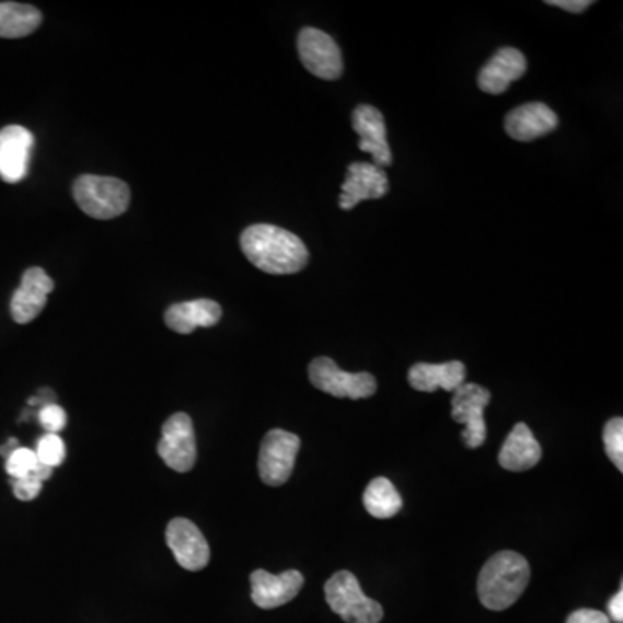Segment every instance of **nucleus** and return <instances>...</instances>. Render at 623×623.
Listing matches in <instances>:
<instances>
[{
  "label": "nucleus",
  "mask_w": 623,
  "mask_h": 623,
  "mask_svg": "<svg viewBox=\"0 0 623 623\" xmlns=\"http://www.w3.org/2000/svg\"><path fill=\"white\" fill-rule=\"evenodd\" d=\"M34 134L21 125H9L0 130V178L16 184L28 174L30 154L34 149Z\"/></svg>",
  "instance_id": "13"
},
{
  "label": "nucleus",
  "mask_w": 623,
  "mask_h": 623,
  "mask_svg": "<svg viewBox=\"0 0 623 623\" xmlns=\"http://www.w3.org/2000/svg\"><path fill=\"white\" fill-rule=\"evenodd\" d=\"M604 449L611 463L615 464L616 470L623 471V419L613 417L604 426L603 431Z\"/></svg>",
  "instance_id": "23"
},
{
  "label": "nucleus",
  "mask_w": 623,
  "mask_h": 623,
  "mask_svg": "<svg viewBox=\"0 0 623 623\" xmlns=\"http://www.w3.org/2000/svg\"><path fill=\"white\" fill-rule=\"evenodd\" d=\"M74 201L92 219L120 217L130 205V189L120 178L82 175L73 184Z\"/></svg>",
  "instance_id": "3"
},
{
  "label": "nucleus",
  "mask_w": 623,
  "mask_h": 623,
  "mask_svg": "<svg viewBox=\"0 0 623 623\" xmlns=\"http://www.w3.org/2000/svg\"><path fill=\"white\" fill-rule=\"evenodd\" d=\"M38 422H41L42 428L46 429L47 434L59 435V431L67 426L68 417L61 405L49 404L44 405L38 411Z\"/></svg>",
  "instance_id": "26"
},
{
  "label": "nucleus",
  "mask_w": 623,
  "mask_h": 623,
  "mask_svg": "<svg viewBox=\"0 0 623 623\" xmlns=\"http://www.w3.org/2000/svg\"><path fill=\"white\" fill-rule=\"evenodd\" d=\"M529 582V562L515 551H500L480 572V601L488 610H506L517 603Z\"/></svg>",
  "instance_id": "2"
},
{
  "label": "nucleus",
  "mask_w": 623,
  "mask_h": 623,
  "mask_svg": "<svg viewBox=\"0 0 623 623\" xmlns=\"http://www.w3.org/2000/svg\"><path fill=\"white\" fill-rule=\"evenodd\" d=\"M491 392L476 383H464L452 396V419L464 425V446L478 449L487 440V425L483 419V411L491 404Z\"/></svg>",
  "instance_id": "7"
},
{
  "label": "nucleus",
  "mask_w": 623,
  "mask_h": 623,
  "mask_svg": "<svg viewBox=\"0 0 623 623\" xmlns=\"http://www.w3.org/2000/svg\"><path fill=\"white\" fill-rule=\"evenodd\" d=\"M222 318V307L214 300L175 303L165 312V324L178 335H191L198 327H211Z\"/></svg>",
  "instance_id": "19"
},
{
  "label": "nucleus",
  "mask_w": 623,
  "mask_h": 623,
  "mask_svg": "<svg viewBox=\"0 0 623 623\" xmlns=\"http://www.w3.org/2000/svg\"><path fill=\"white\" fill-rule=\"evenodd\" d=\"M252 580V601L262 610H274L297 598L303 587V575L298 570H288L281 575L255 570Z\"/></svg>",
  "instance_id": "16"
},
{
  "label": "nucleus",
  "mask_w": 623,
  "mask_h": 623,
  "mask_svg": "<svg viewBox=\"0 0 623 623\" xmlns=\"http://www.w3.org/2000/svg\"><path fill=\"white\" fill-rule=\"evenodd\" d=\"M556 113L547 104L527 103L509 112L504 118V128L511 139L520 142L535 141L556 130Z\"/></svg>",
  "instance_id": "15"
},
{
  "label": "nucleus",
  "mask_w": 623,
  "mask_h": 623,
  "mask_svg": "<svg viewBox=\"0 0 623 623\" xmlns=\"http://www.w3.org/2000/svg\"><path fill=\"white\" fill-rule=\"evenodd\" d=\"M566 623H610V619L604 615L603 611L582 608V610L574 611Z\"/></svg>",
  "instance_id": "28"
},
{
  "label": "nucleus",
  "mask_w": 623,
  "mask_h": 623,
  "mask_svg": "<svg viewBox=\"0 0 623 623\" xmlns=\"http://www.w3.org/2000/svg\"><path fill=\"white\" fill-rule=\"evenodd\" d=\"M351 127L359 134V149L369 153L374 165L384 169L392 165V149L387 141L383 113L371 104H360L351 113Z\"/></svg>",
  "instance_id": "12"
},
{
  "label": "nucleus",
  "mask_w": 623,
  "mask_h": 623,
  "mask_svg": "<svg viewBox=\"0 0 623 623\" xmlns=\"http://www.w3.org/2000/svg\"><path fill=\"white\" fill-rule=\"evenodd\" d=\"M310 383L315 389L336 399H369L374 395L378 383L369 372H345L330 357H318L309 366Z\"/></svg>",
  "instance_id": "5"
},
{
  "label": "nucleus",
  "mask_w": 623,
  "mask_h": 623,
  "mask_svg": "<svg viewBox=\"0 0 623 623\" xmlns=\"http://www.w3.org/2000/svg\"><path fill=\"white\" fill-rule=\"evenodd\" d=\"M35 454H37L38 463L46 464L54 470L56 466H61L67 458V447L59 435L46 434L38 440Z\"/></svg>",
  "instance_id": "24"
},
{
  "label": "nucleus",
  "mask_w": 623,
  "mask_h": 623,
  "mask_svg": "<svg viewBox=\"0 0 623 623\" xmlns=\"http://www.w3.org/2000/svg\"><path fill=\"white\" fill-rule=\"evenodd\" d=\"M241 250L244 256L273 276L297 274L309 264V250L297 234L276 228L270 223H256L241 234Z\"/></svg>",
  "instance_id": "1"
},
{
  "label": "nucleus",
  "mask_w": 623,
  "mask_h": 623,
  "mask_svg": "<svg viewBox=\"0 0 623 623\" xmlns=\"http://www.w3.org/2000/svg\"><path fill=\"white\" fill-rule=\"evenodd\" d=\"M608 611H610V616L608 619L613 620L616 623H623V590L620 589L613 598L610 599L608 603Z\"/></svg>",
  "instance_id": "30"
},
{
  "label": "nucleus",
  "mask_w": 623,
  "mask_h": 623,
  "mask_svg": "<svg viewBox=\"0 0 623 623\" xmlns=\"http://www.w3.org/2000/svg\"><path fill=\"white\" fill-rule=\"evenodd\" d=\"M54 281L41 267L26 268L21 279L20 288L14 291L11 300V315L18 324H28L38 318L47 297L53 293Z\"/></svg>",
  "instance_id": "14"
},
{
  "label": "nucleus",
  "mask_w": 623,
  "mask_h": 623,
  "mask_svg": "<svg viewBox=\"0 0 623 623\" xmlns=\"http://www.w3.org/2000/svg\"><path fill=\"white\" fill-rule=\"evenodd\" d=\"M42 13L34 5L0 2V38H23L41 26Z\"/></svg>",
  "instance_id": "21"
},
{
  "label": "nucleus",
  "mask_w": 623,
  "mask_h": 623,
  "mask_svg": "<svg viewBox=\"0 0 623 623\" xmlns=\"http://www.w3.org/2000/svg\"><path fill=\"white\" fill-rule=\"evenodd\" d=\"M327 604L347 623H380L383 608L368 598L350 572H338L324 586Z\"/></svg>",
  "instance_id": "4"
},
{
  "label": "nucleus",
  "mask_w": 623,
  "mask_h": 623,
  "mask_svg": "<svg viewBox=\"0 0 623 623\" xmlns=\"http://www.w3.org/2000/svg\"><path fill=\"white\" fill-rule=\"evenodd\" d=\"M390 189L389 175L374 163L356 161L347 169V178L343 182L339 208L351 210L366 199L383 198Z\"/></svg>",
  "instance_id": "11"
},
{
  "label": "nucleus",
  "mask_w": 623,
  "mask_h": 623,
  "mask_svg": "<svg viewBox=\"0 0 623 623\" xmlns=\"http://www.w3.org/2000/svg\"><path fill=\"white\" fill-rule=\"evenodd\" d=\"M541 458L542 447L533 437L532 429L524 423H518L500 449L499 464L508 471H527L537 466Z\"/></svg>",
  "instance_id": "20"
},
{
  "label": "nucleus",
  "mask_w": 623,
  "mask_h": 623,
  "mask_svg": "<svg viewBox=\"0 0 623 623\" xmlns=\"http://www.w3.org/2000/svg\"><path fill=\"white\" fill-rule=\"evenodd\" d=\"M158 454L166 466L178 473H187L196 464L195 426L186 413H177L166 419L161 428Z\"/></svg>",
  "instance_id": "8"
},
{
  "label": "nucleus",
  "mask_w": 623,
  "mask_h": 623,
  "mask_svg": "<svg viewBox=\"0 0 623 623\" xmlns=\"http://www.w3.org/2000/svg\"><path fill=\"white\" fill-rule=\"evenodd\" d=\"M466 380V368L459 360L443 364H414L409 371V383L417 392L431 393L437 390L454 393Z\"/></svg>",
  "instance_id": "18"
},
{
  "label": "nucleus",
  "mask_w": 623,
  "mask_h": 623,
  "mask_svg": "<svg viewBox=\"0 0 623 623\" xmlns=\"http://www.w3.org/2000/svg\"><path fill=\"white\" fill-rule=\"evenodd\" d=\"M364 508L378 520H389L402 509V497L384 476L372 480L364 492Z\"/></svg>",
  "instance_id": "22"
},
{
  "label": "nucleus",
  "mask_w": 623,
  "mask_h": 623,
  "mask_svg": "<svg viewBox=\"0 0 623 623\" xmlns=\"http://www.w3.org/2000/svg\"><path fill=\"white\" fill-rule=\"evenodd\" d=\"M524 71H527V59L523 54L515 47H503L480 70L478 88L487 94H503L508 91L512 82L523 77Z\"/></svg>",
  "instance_id": "17"
},
{
  "label": "nucleus",
  "mask_w": 623,
  "mask_h": 623,
  "mask_svg": "<svg viewBox=\"0 0 623 623\" xmlns=\"http://www.w3.org/2000/svg\"><path fill=\"white\" fill-rule=\"evenodd\" d=\"M547 4L565 9L568 13L578 14L584 13L589 5H592V2L590 0H550Z\"/></svg>",
  "instance_id": "29"
},
{
  "label": "nucleus",
  "mask_w": 623,
  "mask_h": 623,
  "mask_svg": "<svg viewBox=\"0 0 623 623\" xmlns=\"http://www.w3.org/2000/svg\"><path fill=\"white\" fill-rule=\"evenodd\" d=\"M42 485H44V482H41V480L34 475L25 476V478L13 480L14 496L20 500L37 499L38 494H41L42 491Z\"/></svg>",
  "instance_id": "27"
},
{
  "label": "nucleus",
  "mask_w": 623,
  "mask_h": 623,
  "mask_svg": "<svg viewBox=\"0 0 623 623\" xmlns=\"http://www.w3.org/2000/svg\"><path fill=\"white\" fill-rule=\"evenodd\" d=\"M166 545L184 570L199 572L210 562V545L201 530L186 518H174L166 527Z\"/></svg>",
  "instance_id": "10"
},
{
  "label": "nucleus",
  "mask_w": 623,
  "mask_h": 623,
  "mask_svg": "<svg viewBox=\"0 0 623 623\" xmlns=\"http://www.w3.org/2000/svg\"><path fill=\"white\" fill-rule=\"evenodd\" d=\"M300 450V438L285 429H270L265 435L258 458V473L262 482L279 487L293 473L295 461Z\"/></svg>",
  "instance_id": "6"
},
{
  "label": "nucleus",
  "mask_w": 623,
  "mask_h": 623,
  "mask_svg": "<svg viewBox=\"0 0 623 623\" xmlns=\"http://www.w3.org/2000/svg\"><path fill=\"white\" fill-rule=\"evenodd\" d=\"M298 54L303 67L322 80H336L343 73L342 50L331 35L318 28H303L298 35Z\"/></svg>",
  "instance_id": "9"
},
{
  "label": "nucleus",
  "mask_w": 623,
  "mask_h": 623,
  "mask_svg": "<svg viewBox=\"0 0 623 623\" xmlns=\"http://www.w3.org/2000/svg\"><path fill=\"white\" fill-rule=\"evenodd\" d=\"M37 466L38 459L35 450L25 449V447H18L13 454L5 459V471L13 480L32 475Z\"/></svg>",
  "instance_id": "25"
}]
</instances>
